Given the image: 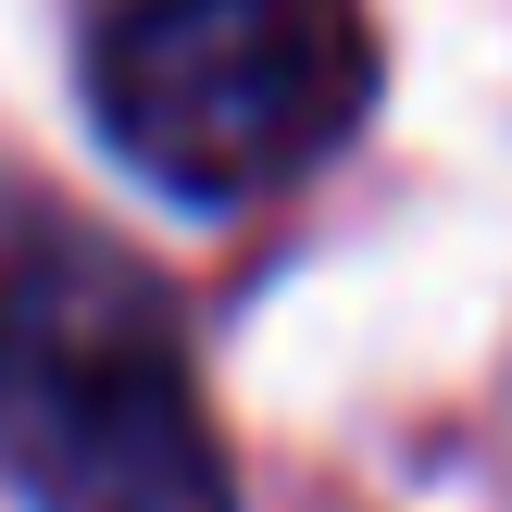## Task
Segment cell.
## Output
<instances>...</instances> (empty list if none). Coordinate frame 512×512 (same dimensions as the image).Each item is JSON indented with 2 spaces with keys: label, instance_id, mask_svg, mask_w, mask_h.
<instances>
[{
  "label": "cell",
  "instance_id": "1",
  "mask_svg": "<svg viewBox=\"0 0 512 512\" xmlns=\"http://www.w3.org/2000/svg\"><path fill=\"white\" fill-rule=\"evenodd\" d=\"M375 50L350 0H125L88 50V113L163 200L238 213L300 188L363 125Z\"/></svg>",
  "mask_w": 512,
  "mask_h": 512
},
{
  "label": "cell",
  "instance_id": "2",
  "mask_svg": "<svg viewBox=\"0 0 512 512\" xmlns=\"http://www.w3.org/2000/svg\"><path fill=\"white\" fill-rule=\"evenodd\" d=\"M0 463L38 512H238L163 300L100 250L0 275Z\"/></svg>",
  "mask_w": 512,
  "mask_h": 512
}]
</instances>
